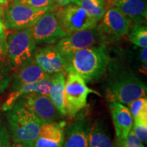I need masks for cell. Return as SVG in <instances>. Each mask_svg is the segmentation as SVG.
Returning a JSON list of instances; mask_svg holds the SVG:
<instances>
[{
	"label": "cell",
	"mask_w": 147,
	"mask_h": 147,
	"mask_svg": "<svg viewBox=\"0 0 147 147\" xmlns=\"http://www.w3.org/2000/svg\"><path fill=\"white\" fill-rule=\"evenodd\" d=\"M102 38L95 27L67 34L59 40L55 47L66 60L76 51L97 45Z\"/></svg>",
	"instance_id": "8"
},
{
	"label": "cell",
	"mask_w": 147,
	"mask_h": 147,
	"mask_svg": "<svg viewBox=\"0 0 147 147\" xmlns=\"http://www.w3.org/2000/svg\"><path fill=\"white\" fill-rule=\"evenodd\" d=\"M65 61V74L74 71L86 82H93L104 76L111 63V58L105 46H92L76 51Z\"/></svg>",
	"instance_id": "2"
},
{
	"label": "cell",
	"mask_w": 147,
	"mask_h": 147,
	"mask_svg": "<svg viewBox=\"0 0 147 147\" xmlns=\"http://www.w3.org/2000/svg\"><path fill=\"white\" fill-rule=\"evenodd\" d=\"M53 11L61 28L67 34L97 27L98 21L74 3L57 7Z\"/></svg>",
	"instance_id": "6"
},
{
	"label": "cell",
	"mask_w": 147,
	"mask_h": 147,
	"mask_svg": "<svg viewBox=\"0 0 147 147\" xmlns=\"http://www.w3.org/2000/svg\"><path fill=\"white\" fill-rule=\"evenodd\" d=\"M105 88L106 98L109 103L119 102L128 105L132 101L146 96V84L134 71L124 67L108 65Z\"/></svg>",
	"instance_id": "1"
},
{
	"label": "cell",
	"mask_w": 147,
	"mask_h": 147,
	"mask_svg": "<svg viewBox=\"0 0 147 147\" xmlns=\"http://www.w3.org/2000/svg\"><path fill=\"white\" fill-rule=\"evenodd\" d=\"M6 112L9 134L12 142L32 147L39 134L41 121L30 110L18 103Z\"/></svg>",
	"instance_id": "3"
},
{
	"label": "cell",
	"mask_w": 147,
	"mask_h": 147,
	"mask_svg": "<svg viewBox=\"0 0 147 147\" xmlns=\"http://www.w3.org/2000/svg\"><path fill=\"white\" fill-rule=\"evenodd\" d=\"M98 29L102 38L119 39L127 34L130 21L118 8L112 7L106 11Z\"/></svg>",
	"instance_id": "11"
},
{
	"label": "cell",
	"mask_w": 147,
	"mask_h": 147,
	"mask_svg": "<svg viewBox=\"0 0 147 147\" xmlns=\"http://www.w3.org/2000/svg\"><path fill=\"white\" fill-rule=\"evenodd\" d=\"M1 18H2V12H1V10L0 8V20H1Z\"/></svg>",
	"instance_id": "34"
},
{
	"label": "cell",
	"mask_w": 147,
	"mask_h": 147,
	"mask_svg": "<svg viewBox=\"0 0 147 147\" xmlns=\"http://www.w3.org/2000/svg\"><path fill=\"white\" fill-rule=\"evenodd\" d=\"M10 147H28L25 145L23 144H21V143H17V142H13L12 144H11Z\"/></svg>",
	"instance_id": "31"
},
{
	"label": "cell",
	"mask_w": 147,
	"mask_h": 147,
	"mask_svg": "<svg viewBox=\"0 0 147 147\" xmlns=\"http://www.w3.org/2000/svg\"><path fill=\"white\" fill-rule=\"evenodd\" d=\"M10 66H5L0 64V94L3 93L10 87L13 74Z\"/></svg>",
	"instance_id": "25"
},
{
	"label": "cell",
	"mask_w": 147,
	"mask_h": 147,
	"mask_svg": "<svg viewBox=\"0 0 147 147\" xmlns=\"http://www.w3.org/2000/svg\"><path fill=\"white\" fill-rule=\"evenodd\" d=\"M10 0H0V3L1 4H5V3H7Z\"/></svg>",
	"instance_id": "33"
},
{
	"label": "cell",
	"mask_w": 147,
	"mask_h": 147,
	"mask_svg": "<svg viewBox=\"0 0 147 147\" xmlns=\"http://www.w3.org/2000/svg\"><path fill=\"white\" fill-rule=\"evenodd\" d=\"M51 86H52V81L51 77L45 80L24 84L15 91H11L10 94L8 95L6 100L3 103L2 110L3 111H7L12 107V106L15 104L19 97L23 95L30 94V93H40V94L49 95Z\"/></svg>",
	"instance_id": "17"
},
{
	"label": "cell",
	"mask_w": 147,
	"mask_h": 147,
	"mask_svg": "<svg viewBox=\"0 0 147 147\" xmlns=\"http://www.w3.org/2000/svg\"><path fill=\"white\" fill-rule=\"evenodd\" d=\"M115 147H145V146L131 129L123 140L115 143Z\"/></svg>",
	"instance_id": "26"
},
{
	"label": "cell",
	"mask_w": 147,
	"mask_h": 147,
	"mask_svg": "<svg viewBox=\"0 0 147 147\" xmlns=\"http://www.w3.org/2000/svg\"><path fill=\"white\" fill-rule=\"evenodd\" d=\"M71 3L81 7L97 21H101L106 11V0H71Z\"/></svg>",
	"instance_id": "21"
},
{
	"label": "cell",
	"mask_w": 147,
	"mask_h": 147,
	"mask_svg": "<svg viewBox=\"0 0 147 147\" xmlns=\"http://www.w3.org/2000/svg\"><path fill=\"white\" fill-rule=\"evenodd\" d=\"M91 127L87 119H77L66 129L62 147H89Z\"/></svg>",
	"instance_id": "15"
},
{
	"label": "cell",
	"mask_w": 147,
	"mask_h": 147,
	"mask_svg": "<svg viewBox=\"0 0 147 147\" xmlns=\"http://www.w3.org/2000/svg\"><path fill=\"white\" fill-rule=\"evenodd\" d=\"M112 119L115 127L116 143L123 141L133 127L134 121L128 107L119 102L109 103Z\"/></svg>",
	"instance_id": "14"
},
{
	"label": "cell",
	"mask_w": 147,
	"mask_h": 147,
	"mask_svg": "<svg viewBox=\"0 0 147 147\" xmlns=\"http://www.w3.org/2000/svg\"><path fill=\"white\" fill-rule=\"evenodd\" d=\"M129 20L136 24H146V2L145 0H115V6Z\"/></svg>",
	"instance_id": "18"
},
{
	"label": "cell",
	"mask_w": 147,
	"mask_h": 147,
	"mask_svg": "<svg viewBox=\"0 0 147 147\" xmlns=\"http://www.w3.org/2000/svg\"><path fill=\"white\" fill-rule=\"evenodd\" d=\"M129 110L134 122H147V98L146 96L138 98L128 104Z\"/></svg>",
	"instance_id": "23"
},
{
	"label": "cell",
	"mask_w": 147,
	"mask_h": 147,
	"mask_svg": "<svg viewBox=\"0 0 147 147\" xmlns=\"http://www.w3.org/2000/svg\"><path fill=\"white\" fill-rule=\"evenodd\" d=\"M51 78L52 86L49 92V97L61 115L65 116L67 115L64 99L65 74L63 72L53 74H51Z\"/></svg>",
	"instance_id": "19"
},
{
	"label": "cell",
	"mask_w": 147,
	"mask_h": 147,
	"mask_svg": "<svg viewBox=\"0 0 147 147\" xmlns=\"http://www.w3.org/2000/svg\"><path fill=\"white\" fill-rule=\"evenodd\" d=\"M33 57L36 63L49 74L59 72L65 74L67 63L55 45L47 46L36 50Z\"/></svg>",
	"instance_id": "12"
},
{
	"label": "cell",
	"mask_w": 147,
	"mask_h": 147,
	"mask_svg": "<svg viewBox=\"0 0 147 147\" xmlns=\"http://www.w3.org/2000/svg\"><path fill=\"white\" fill-rule=\"evenodd\" d=\"M133 130L137 137L143 144L147 143V122L136 121L133 123Z\"/></svg>",
	"instance_id": "27"
},
{
	"label": "cell",
	"mask_w": 147,
	"mask_h": 147,
	"mask_svg": "<svg viewBox=\"0 0 147 147\" xmlns=\"http://www.w3.org/2000/svg\"><path fill=\"white\" fill-rule=\"evenodd\" d=\"M51 75L45 72L32 57L15 69L10 84L11 91H15L24 84L49 78Z\"/></svg>",
	"instance_id": "13"
},
{
	"label": "cell",
	"mask_w": 147,
	"mask_h": 147,
	"mask_svg": "<svg viewBox=\"0 0 147 147\" xmlns=\"http://www.w3.org/2000/svg\"><path fill=\"white\" fill-rule=\"evenodd\" d=\"M10 137L8 130L0 121V147H10Z\"/></svg>",
	"instance_id": "28"
},
{
	"label": "cell",
	"mask_w": 147,
	"mask_h": 147,
	"mask_svg": "<svg viewBox=\"0 0 147 147\" xmlns=\"http://www.w3.org/2000/svg\"><path fill=\"white\" fill-rule=\"evenodd\" d=\"M16 103L30 110L42 123L55 122L61 116L53 105L49 95L30 93L19 97Z\"/></svg>",
	"instance_id": "10"
},
{
	"label": "cell",
	"mask_w": 147,
	"mask_h": 147,
	"mask_svg": "<svg viewBox=\"0 0 147 147\" xmlns=\"http://www.w3.org/2000/svg\"><path fill=\"white\" fill-rule=\"evenodd\" d=\"M48 8H35L22 3L13 2L9 5L4 12L3 25L8 30L19 31L29 29L39 19Z\"/></svg>",
	"instance_id": "7"
},
{
	"label": "cell",
	"mask_w": 147,
	"mask_h": 147,
	"mask_svg": "<svg viewBox=\"0 0 147 147\" xmlns=\"http://www.w3.org/2000/svg\"><path fill=\"white\" fill-rule=\"evenodd\" d=\"M89 147H115L106 127L101 121H95L91 125Z\"/></svg>",
	"instance_id": "20"
},
{
	"label": "cell",
	"mask_w": 147,
	"mask_h": 147,
	"mask_svg": "<svg viewBox=\"0 0 147 147\" xmlns=\"http://www.w3.org/2000/svg\"><path fill=\"white\" fill-rule=\"evenodd\" d=\"M14 2L22 3L35 8H48L52 10L58 7L55 0H14Z\"/></svg>",
	"instance_id": "24"
},
{
	"label": "cell",
	"mask_w": 147,
	"mask_h": 147,
	"mask_svg": "<svg viewBox=\"0 0 147 147\" xmlns=\"http://www.w3.org/2000/svg\"><path fill=\"white\" fill-rule=\"evenodd\" d=\"M64 138L65 132L59 124L55 122L43 123L32 147H62Z\"/></svg>",
	"instance_id": "16"
},
{
	"label": "cell",
	"mask_w": 147,
	"mask_h": 147,
	"mask_svg": "<svg viewBox=\"0 0 147 147\" xmlns=\"http://www.w3.org/2000/svg\"><path fill=\"white\" fill-rule=\"evenodd\" d=\"M67 74L64 99L67 115L73 118L87 105L88 95L91 93L100 95L98 92L88 87L85 80L78 74L74 71Z\"/></svg>",
	"instance_id": "4"
},
{
	"label": "cell",
	"mask_w": 147,
	"mask_h": 147,
	"mask_svg": "<svg viewBox=\"0 0 147 147\" xmlns=\"http://www.w3.org/2000/svg\"><path fill=\"white\" fill-rule=\"evenodd\" d=\"M129 41L139 48H147V27L142 24H134L129 29Z\"/></svg>",
	"instance_id": "22"
},
{
	"label": "cell",
	"mask_w": 147,
	"mask_h": 147,
	"mask_svg": "<svg viewBox=\"0 0 147 147\" xmlns=\"http://www.w3.org/2000/svg\"><path fill=\"white\" fill-rule=\"evenodd\" d=\"M57 6H64L69 3H71V0H55Z\"/></svg>",
	"instance_id": "30"
},
{
	"label": "cell",
	"mask_w": 147,
	"mask_h": 147,
	"mask_svg": "<svg viewBox=\"0 0 147 147\" xmlns=\"http://www.w3.org/2000/svg\"><path fill=\"white\" fill-rule=\"evenodd\" d=\"M7 35L5 31L0 32V62L4 60L7 57Z\"/></svg>",
	"instance_id": "29"
},
{
	"label": "cell",
	"mask_w": 147,
	"mask_h": 147,
	"mask_svg": "<svg viewBox=\"0 0 147 147\" xmlns=\"http://www.w3.org/2000/svg\"><path fill=\"white\" fill-rule=\"evenodd\" d=\"M7 59L8 65L16 69L34 55L36 42L29 29L16 31L7 36Z\"/></svg>",
	"instance_id": "5"
},
{
	"label": "cell",
	"mask_w": 147,
	"mask_h": 147,
	"mask_svg": "<svg viewBox=\"0 0 147 147\" xmlns=\"http://www.w3.org/2000/svg\"><path fill=\"white\" fill-rule=\"evenodd\" d=\"M36 43L53 44L67 35L61 28L54 12L48 11L29 28Z\"/></svg>",
	"instance_id": "9"
},
{
	"label": "cell",
	"mask_w": 147,
	"mask_h": 147,
	"mask_svg": "<svg viewBox=\"0 0 147 147\" xmlns=\"http://www.w3.org/2000/svg\"><path fill=\"white\" fill-rule=\"evenodd\" d=\"M3 31H5V27L3 22L1 21V20H0V32H3Z\"/></svg>",
	"instance_id": "32"
}]
</instances>
